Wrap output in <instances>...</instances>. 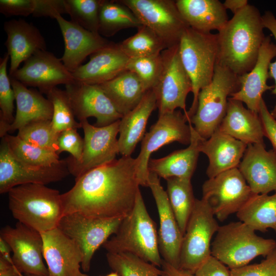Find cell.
I'll return each instance as SVG.
<instances>
[{"mask_svg":"<svg viewBox=\"0 0 276 276\" xmlns=\"http://www.w3.org/2000/svg\"><path fill=\"white\" fill-rule=\"evenodd\" d=\"M136 167V158L122 156L75 178L74 186L61 195L64 215L78 213L95 218L126 216L140 190Z\"/></svg>","mask_w":276,"mask_h":276,"instance_id":"1","label":"cell"},{"mask_svg":"<svg viewBox=\"0 0 276 276\" xmlns=\"http://www.w3.org/2000/svg\"><path fill=\"white\" fill-rule=\"evenodd\" d=\"M262 15L249 4L234 14L217 35L216 64L224 66L238 76L249 72L257 60L266 37Z\"/></svg>","mask_w":276,"mask_h":276,"instance_id":"2","label":"cell"},{"mask_svg":"<svg viewBox=\"0 0 276 276\" xmlns=\"http://www.w3.org/2000/svg\"><path fill=\"white\" fill-rule=\"evenodd\" d=\"M8 193L9 208L18 222L40 233L58 227L64 215L59 191L28 183L16 186Z\"/></svg>","mask_w":276,"mask_h":276,"instance_id":"3","label":"cell"},{"mask_svg":"<svg viewBox=\"0 0 276 276\" xmlns=\"http://www.w3.org/2000/svg\"><path fill=\"white\" fill-rule=\"evenodd\" d=\"M103 246L107 252L132 254L161 267L163 259L155 223L148 213L140 190L132 210L123 218L116 233Z\"/></svg>","mask_w":276,"mask_h":276,"instance_id":"4","label":"cell"},{"mask_svg":"<svg viewBox=\"0 0 276 276\" xmlns=\"http://www.w3.org/2000/svg\"><path fill=\"white\" fill-rule=\"evenodd\" d=\"M178 47L181 61L192 85L193 102L185 114L188 122L196 111L199 91L213 78L218 55L217 35L189 27L182 35Z\"/></svg>","mask_w":276,"mask_h":276,"instance_id":"5","label":"cell"},{"mask_svg":"<svg viewBox=\"0 0 276 276\" xmlns=\"http://www.w3.org/2000/svg\"><path fill=\"white\" fill-rule=\"evenodd\" d=\"M239 221L219 226L211 244V255L229 269L240 267L256 257H266L276 248V241L257 235Z\"/></svg>","mask_w":276,"mask_h":276,"instance_id":"6","label":"cell"},{"mask_svg":"<svg viewBox=\"0 0 276 276\" xmlns=\"http://www.w3.org/2000/svg\"><path fill=\"white\" fill-rule=\"evenodd\" d=\"M239 88V76L216 64L213 80L199 91L196 111L188 122L201 137L208 139L217 129L226 114L228 98Z\"/></svg>","mask_w":276,"mask_h":276,"instance_id":"7","label":"cell"},{"mask_svg":"<svg viewBox=\"0 0 276 276\" xmlns=\"http://www.w3.org/2000/svg\"><path fill=\"white\" fill-rule=\"evenodd\" d=\"M219 226L208 203L196 199L181 243L179 268L194 274L211 256V240Z\"/></svg>","mask_w":276,"mask_h":276,"instance_id":"8","label":"cell"},{"mask_svg":"<svg viewBox=\"0 0 276 276\" xmlns=\"http://www.w3.org/2000/svg\"><path fill=\"white\" fill-rule=\"evenodd\" d=\"M120 120L109 125L98 127L87 120L81 122L84 132L83 148L80 159L65 158L69 172L75 178L87 172L116 159L119 153L118 139Z\"/></svg>","mask_w":276,"mask_h":276,"instance_id":"9","label":"cell"},{"mask_svg":"<svg viewBox=\"0 0 276 276\" xmlns=\"http://www.w3.org/2000/svg\"><path fill=\"white\" fill-rule=\"evenodd\" d=\"M129 8L142 25L153 31L167 49L179 44L189 27L173 0H120Z\"/></svg>","mask_w":276,"mask_h":276,"instance_id":"10","label":"cell"},{"mask_svg":"<svg viewBox=\"0 0 276 276\" xmlns=\"http://www.w3.org/2000/svg\"><path fill=\"white\" fill-rule=\"evenodd\" d=\"M124 217L95 218L78 213L64 215L58 228L78 245L82 255L81 267L84 272L89 270L95 251L115 234Z\"/></svg>","mask_w":276,"mask_h":276,"instance_id":"11","label":"cell"},{"mask_svg":"<svg viewBox=\"0 0 276 276\" xmlns=\"http://www.w3.org/2000/svg\"><path fill=\"white\" fill-rule=\"evenodd\" d=\"M162 69L158 81L153 88L156 97L159 115L186 108L187 97L192 92L191 79L180 59L178 44L161 53Z\"/></svg>","mask_w":276,"mask_h":276,"instance_id":"12","label":"cell"},{"mask_svg":"<svg viewBox=\"0 0 276 276\" xmlns=\"http://www.w3.org/2000/svg\"><path fill=\"white\" fill-rule=\"evenodd\" d=\"M185 115L180 110L159 115L156 122L142 139L141 151L136 158L137 176L140 186L148 187V163L151 154L169 143L177 142L188 145L191 129Z\"/></svg>","mask_w":276,"mask_h":276,"instance_id":"13","label":"cell"},{"mask_svg":"<svg viewBox=\"0 0 276 276\" xmlns=\"http://www.w3.org/2000/svg\"><path fill=\"white\" fill-rule=\"evenodd\" d=\"M252 194L238 168L209 178L202 186V198L220 221L237 213Z\"/></svg>","mask_w":276,"mask_h":276,"instance_id":"14","label":"cell"},{"mask_svg":"<svg viewBox=\"0 0 276 276\" xmlns=\"http://www.w3.org/2000/svg\"><path fill=\"white\" fill-rule=\"evenodd\" d=\"M65 159L49 167H35L18 160L10 151L5 139L0 146V193H8L21 185H46L60 181L70 174Z\"/></svg>","mask_w":276,"mask_h":276,"instance_id":"15","label":"cell"},{"mask_svg":"<svg viewBox=\"0 0 276 276\" xmlns=\"http://www.w3.org/2000/svg\"><path fill=\"white\" fill-rule=\"evenodd\" d=\"M1 236L10 246L13 265L21 273L50 276L43 261V242L38 231L18 222L15 227L1 229Z\"/></svg>","mask_w":276,"mask_h":276,"instance_id":"16","label":"cell"},{"mask_svg":"<svg viewBox=\"0 0 276 276\" xmlns=\"http://www.w3.org/2000/svg\"><path fill=\"white\" fill-rule=\"evenodd\" d=\"M65 90L75 116L79 122L94 117L96 119V126L102 127L120 120L123 117L98 84L75 80L65 85Z\"/></svg>","mask_w":276,"mask_h":276,"instance_id":"17","label":"cell"},{"mask_svg":"<svg viewBox=\"0 0 276 276\" xmlns=\"http://www.w3.org/2000/svg\"><path fill=\"white\" fill-rule=\"evenodd\" d=\"M9 76L26 86L37 87L41 94L46 95L58 85H65L75 81L61 59L47 50L34 53Z\"/></svg>","mask_w":276,"mask_h":276,"instance_id":"18","label":"cell"},{"mask_svg":"<svg viewBox=\"0 0 276 276\" xmlns=\"http://www.w3.org/2000/svg\"><path fill=\"white\" fill-rule=\"evenodd\" d=\"M157 206L159 228L158 243L163 260L179 268V258L183 235L171 208L167 192L160 185L159 177L149 172L148 180Z\"/></svg>","mask_w":276,"mask_h":276,"instance_id":"19","label":"cell"},{"mask_svg":"<svg viewBox=\"0 0 276 276\" xmlns=\"http://www.w3.org/2000/svg\"><path fill=\"white\" fill-rule=\"evenodd\" d=\"M41 234L50 276H88L80 270L82 255L76 242L58 227Z\"/></svg>","mask_w":276,"mask_h":276,"instance_id":"20","label":"cell"},{"mask_svg":"<svg viewBox=\"0 0 276 276\" xmlns=\"http://www.w3.org/2000/svg\"><path fill=\"white\" fill-rule=\"evenodd\" d=\"M275 57L276 44L272 41L271 36L268 35L260 49L254 66L249 72L239 76L240 88L230 98L244 103L248 109L259 113L263 94L274 88V85H268L267 81L269 78L270 63Z\"/></svg>","mask_w":276,"mask_h":276,"instance_id":"21","label":"cell"},{"mask_svg":"<svg viewBox=\"0 0 276 276\" xmlns=\"http://www.w3.org/2000/svg\"><path fill=\"white\" fill-rule=\"evenodd\" d=\"M238 168L253 194L276 191V154L264 143L248 145Z\"/></svg>","mask_w":276,"mask_h":276,"instance_id":"22","label":"cell"},{"mask_svg":"<svg viewBox=\"0 0 276 276\" xmlns=\"http://www.w3.org/2000/svg\"><path fill=\"white\" fill-rule=\"evenodd\" d=\"M62 34L64 51L61 59L66 68L73 72L88 56L108 45L111 42L99 33L87 30L62 15L55 18Z\"/></svg>","mask_w":276,"mask_h":276,"instance_id":"23","label":"cell"},{"mask_svg":"<svg viewBox=\"0 0 276 276\" xmlns=\"http://www.w3.org/2000/svg\"><path fill=\"white\" fill-rule=\"evenodd\" d=\"M7 34L5 45L10 59L9 76L14 73L22 62L38 51L46 50L44 37L33 24L24 19H12L5 22Z\"/></svg>","mask_w":276,"mask_h":276,"instance_id":"24","label":"cell"},{"mask_svg":"<svg viewBox=\"0 0 276 276\" xmlns=\"http://www.w3.org/2000/svg\"><path fill=\"white\" fill-rule=\"evenodd\" d=\"M129 59L118 43L111 42L91 54L88 62L72 73L77 81L100 84L126 71Z\"/></svg>","mask_w":276,"mask_h":276,"instance_id":"25","label":"cell"},{"mask_svg":"<svg viewBox=\"0 0 276 276\" xmlns=\"http://www.w3.org/2000/svg\"><path fill=\"white\" fill-rule=\"evenodd\" d=\"M247 145L217 129L208 139L202 138L200 152L209 158L206 170L209 178L238 168Z\"/></svg>","mask_w":276,"mask_h":276,"instance_id":"26","label":"cell"},{"mask_svg":"<svg viewBox=\"0 0 276 276\" xmlns=\"http://www.w3.org/2000/svg\"><path fill=\"white\" fill-rule=\"evenodd\" d=\"M188 123L191 135L189 146L160 158H150L148 163L149 172L166 180L171 177L191 179L200 152L199 145L202 137L195 131L192 124Z\"/></svg>","mask_w":276,"mask_h":276,"instance_id":"27","label":"cell"},{"mask_svg":"<svg viewBox=\"0 0 276 276\" xmlns=\"http://www.w3.org/2000/svg\"><path fill=\"white\" fill-rule=\"evenodd\" d=\"M246 145L264 143L259 113L246 108L241 101L228 98L226 114L217 128Z\"/></svg>","mask_w":276,"mask_h":276,"instance_id":"28","label":"cell"},{"mask_svg":"<svg viewBox=\"0 0 276 276\" xmlns=\"http://www.w3.org/2000/svg\"><path fill=\"white\" fill-rule=\"evenodd\" d=\"M10 78L15 94L16 111L13 122L8 127V132L18 130L34 122L51 120L53 112L51 102L37 90L28 88L18 80Z\"/></svg>","mask_w":276,"mask_h":276,"instance_id":"29","label":"cell"},{"mask_svg":"<svg viewBox=\"0 0 276 276\" xmlns=\"http://www.w3.org/2000/svg\"><path fill=\"white\" fill-rule=\"evenodd\" d=\"M156 102L154 90H149L138 105L120 120L118 146L122 156H131L137 144L142 140L148 120L157 107Z\"/></svg>","mask_w":276,"mask_h":276,"instance_id":"30","label":"cell"},{"mask_svg":"<svg viewBox=\"0 0 276 276\" xmlns=\"http://www.w3.org/2000/svg\"><path fill=\"white\" fill-rule=\"evenodd\" d=\"M176 4L189 26L201 32H219L228 20L226 9L218 0H177Z\"/></svg>","mask_w":276,"mask_h":276,"instance_id":"31","label":"cell"},{"mask_svg":"<svg viewBox=\"0 0 276 276\" xmlns=\"http://www.w3.org/2000/svg\"><path fill=\"white\" fill-rule=\"evenodd\" d=\"M98 85L123 116L135 108L148 91L139 77L128 70Z\"/></svg>","mask_w":276,"mask_h":276,"instance_id":"32","label":"cell"},{"mask_svg":"<svg viewBox=\"0 0 276 276\" xmlns=\"http://www.w3.org/2000/svg\"><path fill=\"white\" fill-rule=\"evenodd\" d=\"M239 220L255 231L276 233V192L271 195L252 194L236 213Z\"/></svg>","mask_w":276,"mask_h":276,"instance_id":"33","label":"cell"},{"mask_svg":"<svg viewBox=\"0 0 276 276\" xmlns=\"http://www.w3.org/2000/svg\"><path fill=\"white\" fill-rule=\"evenodd\" d=\"M191 180L177 177L166 180L169 201L183 235L196 202Z\"/></svg>","mask_w":276,"mask_h":276,"instance_id":"34","label":"cell"},{"mask_svg":"<svg viewBox=\"0 0 276 276\" xmlns=\"http://www.w3.org/2000/svg\"><path fill=\"white\" fill-rule=\"evenodd\" d=\"M141 22L127 6L119 1L103 0L99 16L98 33L111 36L121 30L139 28Z\"/></svg>","mask_w":276,"mask_h":276,"instance_id":"35","label":"cell"},{"mask_svg":"<svg viewBox=\"0 0 276 276\" xmlns=\"http://www.w3.org/2000/svg\"><path fill=\"white\" fill-rule=\"evenodd\" d=\"M118 44L129 58L156 56L167 49L163 41L144 25L137 28V32L134 35Z\"/></svg>","mask_w":276,"mask_h":276,"instance_id":"36","label":"cell"},{"mask_svg":"<svg viewBox=\"0 0 276 276\" xmlns=\"http://www.w3.org/2000/svg\"><path fill=\"white\" fill-rule=\"evenodd\" d=\"M12 154L21 162L35 167H49L60 162L56 153L32 145L17 135L4 137Z\"/></svg>","mask_w":276,"mask_h":276,"instance_id":"37","label":"cell"},{"mask_svg":"<svg viewBox=\"0 0 276 276\" xmlns=\"http://www.w3.org/2000/svg\"><path fill=\"white\" fill-rule=\"evenodd\" d=\"M109 267L120 276H162V269L130 253L107 252Z\"/></svg>","mask_w":276,"mask_h":276,"instance_id":"38","label":"cell"},{"mask_svg":"<svg viewBox=\"0 0 276 276\" xmlns=\"http://www.w3.org/2000/svg\"><path fill=\"white\" fill-rule=\"evenodd\" d=\"M47 96L53 105L51 123L53 129L57 134L68 129L81 128V123L75 119L65 90L56 87Z\"/></svg>","mask_w":276,"mask_h":276,"instance_id":"39","label":"cell"},{"mask_svg":"<svg viewBox=\"0 0 276 276\" xmlns=\"http://www.w3.org/2000/svg\"><path fill=\"white\" fill-rule=\"evenodd\" d=\"M71 21L91 32L98 33L103 0H65Z\"/></svg>","mask_w":276,"mask_h":276,"instance_id":"40","label":"cell"},{"mask_svg":"<svg viewBox=\"0 0 276 276\" xmlns=\"http://www.w3.org/2000/svg\"><path fill=\"white\" fill-rule=\"evenodd\" d=\"M58 135L53 129L51 120L31 123L19 129L17 134L26 142L55 153Z\"/></svg>","mask_w":276,"mask_h":276,"instance_id":"41","label":"cell"},{"mask_svg":"<svg viewBox=\"0 0 276 276\" xmlns=\"http://www.w3.org/2000/svg\"><path fill=\"white\" fill-rule=\"evenodd\" d=\"M127 70L134 73L147 90L156 85L162 69L161 53L153 56L129 58Z\"/></svg>","mask_w":276,"mask_h":276,"instance_id":"42","label":"cell"},{"mask_svg":"<svg viewBox=\"0 0 276 276\" xmlns=\"http://www.w3.org/2000/svg\"><path fill=\"white\" fill-rule=\"evenodd\" d=\"M9 58V55L6 53L0 59V119L11 124L14 119V101L15 99L7 71Z\"/></svg>","mask_w":276,"mask_h":276,"instance_id":"43","label":"cell"},{"mask_svg":"<svg viewBox=\"0 0 276 276\" xmlns=\"http://www.w3.org/2000/svg\"><path fill=\"white\" fill-rule=\"evenodd\" d=\"M230 276H276V248L260 263L230 269Z\"/></svg>","mask_w":276,"mask_h":276,"instance_id":"44","label":"cell"},{"mask_svg":"<svg viewBox=\"0 0 276 276\" xmlns=\"http://www.w3.org/2000/svg\"><path fill=\"white\" fill-rule=\"evenodd\" d=\"M83 139L77 132V129L71 128L59 133L57 139V154L62 152L70 153V156L75 160L80 159L83 148Z\"/></svg>","mask_w":276,"mask_h":276,"instance_id":"45","label":"cell"},{"mask_svg":"<svg viewBox=\"0 0 276 276\" xmlns=\"http://www.w3.org/2000/svg\"><path fill=\"white\" fill-rule=\"evenodd\" d=\"M67 14L65 0H35L32 15L36 17H50L55 19L58 15Z\"/></svg>","mask_w":276,"mask_h":276,"instance_id":"46","label":"cell"},{"mask_svg":"<svg viewBox=\"0 0 276 276\" xmlns=\"http://www.w3.org/2000/svg\"><path fill=\"white\" fill-rule=\"evenodd\" d=\"M35 0H1L0 12L6 16H28L33 14Z\"/></svg>","mask_w":276,"mask_h":276,"instance_id":"47","label":"cell"},{"mask_svg":"<svg viewBox=\"0 0 276 276\" xmlns=\"http://www.w3.org/2000/svg\"><path fill=\"white\" fill-rule=\"evenodd\" d=\"M259 115L263 129L264 136L271 142L273 150L276 154V119L269 111L267 105L262 99L260 104Z\"/></svg>","mask_w":276,"mask_h":276,"instance_id":"48","label":"cell"},{"mask_svg":"<svg viewBox=\"0 0 276 276\" xmlns=\"http://www.w3.org/2000/svg\"><path fill=\"white\" fill-rule=\"evenodd\" d=\"M194 276H230V269L211 255L198 268Z\"/></svg>","mask_w":276,"mask_h":276,"instance_id":"49","label":"cell"},{"mask_svg":"<svg viewBox=\"0 0 276 276\" xmlns=\"http://www.w3.org/2000/svg\"><path fill=\"white\" fill-rule=\"evenodd\" d=\"M262 18L264 28H267L271 32L276 41V18L275 16L271 11H266L262 15ZM269 78L273 79L274 81V88L272 90L271 94L276 96V60L270 63ZM270 113L276 119V102Z\"/></svg>","mask_w":276,"mask_h":276,"instance_id":"50","label":"cell"},{"mask_svg":"<svg viewBox=\"0 0 276 276\" xmlns=\"http://www.w3.org/2000/svg\"><path fill=\"white\" fill-rule=\"evenodd\" d=\"M0 276H23L13 263L0 256Z\"/></svg>","mask_w":276,"mask_h":276,"instance_id":"51","label":"cell"},{"mask_svg":"<svg viewBox=\"0 0 276 276\" xmlns=\"http://www.w3.org/2000/svg\"><path fill=\"white\" fill-rule=\"evenodd\" d=\"M161 267L163 271L162 276H194L193 274L176 268L163 260Z\"/></svg>","mask_w":276,"mask_h":276,"instance_id":"52","label":"cell"},{"mask_svg":"<svg viewBox=\"0 0 276 276\" xmlns=\"http://www.w3.org/2000/svg\"><path fill=\"white\" fill-rule=\"evenodd\" d=\"M223 4L226 10L229 9L234 15L242 10L248 3L247 0H226Z\"/></svg>","mask_w":276,"mask_h":276,"instance_id":"53","label":"cell"},{"mask_svg":"<svg viewBox=\"0 0 276 276\" xmlns=\"http://www.w3.org/2000/svg\"><path fill=\"white\" fill-rule=\"evenodd\" d=\"M11 248L7 242L0 237V256H2L13 263L12 257L10 256Z\"/></svg>","mask_w":276,"mask_h":276,"instance_id":"54","label":"cell"},{"mask_svg":"<svg viewBox=\"0 0 276 276\" xmlns=\"http://www.w3.org/2000/svg\"><path fill=\"white\" fill-rule=\"evenodd\" d=\"M106 276H120L119 274L117 273L116 272H112L109 274H108Z\"/></svg>","mask_w":276,"mask_h":276,"instance_id":"55","label":"cell"},{"mask_svg":"<svg viewBox=\"0 0 276 276\" xmlns=\"http://www.w3.org/2000/svg\"><path fill=\"white\" fill-rule=\"evenodd\" d=\"M29 276H37V275H29Z\"/></svg>","mask_w":276,"mask_h":276,"instance_id":"56","label":"cell"}]
</instances>
